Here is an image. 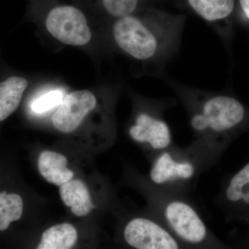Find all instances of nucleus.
Listing matches in <instances>:
<instances>
[{
  "instance_id": "f3484780",
  "label": "nucleus",
  "mask_w": 249,
  "mask_h": 249,
  "mask_svg": "<svg viewBox=\"0 0 249 249\" xmlns=\"http://www.w3.org/2000/svg\"><path fill=\"white\" fill-rule=\"evenodd\" d=\"M241 7L249 20V0H240Z\"/></svg>"
},
{
  "instance_id": "2eb2a0df",
  "label": "nucleus",
  "mask_w": 249,
  "mask_h": 249,
  "mask_svg": "<svg viewBox=\"0 0 249 249\" xmlns=\"http://www.w3.org/2000/svg\"><path fill=\"white\" fill-rule=\"evenodd\" d=\"M140 0H98V4L111 17H124L137 11Z\"/></svg>"
},
{
  "instance_id": "1a4fd4ad",
  "label": "nucleus",
  "mask_w": 249,
  "mask_h": 249,
  "mask_svg": "<svg viewBox=\"0 0 249 249\" xmlns=\"http://www.w3.org/2000/svg\"><path fill=\"white\" fill-rule=\"evenodd\" d=\"M60 196L64 204L71 208L72 213L84 217L94 209L88 187L79 179L70 180L60 186Z\"/></svg>"
},
{
  "instance_id": "f257e3e1",
  "label": "nucleus",
  "mask_w": 249,
  "mask_h": 249,
  "mask_svg": "<svg viewBox=\"0 0 249 249\" xmlns=\"http://www.w3.org/2000/svg\"><path fill=\"white\" fill-rule=\"evenodd\" d=\"M170 85L189 119L193 139L187 147L206 172L217 161L229 132L245 119V107L231 96L177 83Z\"/></svg>"
},
{
  "instance_id": "ddd939ff",
  "label": "nucleus",
  "mask_w": 249,
  "mask_h": 249,
  "mask_svg": "<svg viewBox=\"0 0 249 249\" xmlns=\"http://www.w3.org/2000/svg\"><path fill=\"white\" fill-rule=\"evenodd\" d=\"M78 232L71 224L53 226L43 232L38 249H70L76 245Z\"/></svg>"
},
{
  "instance_id": "20e7f679",
  "label": "nucleus",
  "mask_w": 249,
  "mask_h": 249,
  "mask_svg": "<svg viewBox=\"0 0 249 249\" xmlns=\"http://www.w3.org/2000/svg\"><path fill=\"white\" fill-rule=\"evenodd\" d=\"M151 166L147 180L153 186L188 196L204 173L200 162L188 147L173 144L150 159Z\"/></svg>"
},
{
  "instance_id": "39448f33",
  "label": "nucleus",
  "mask_w": 249,
  "mask_h": 249,
  "mask_svg": "<svg viewBox=\"0 0 249 249\" xmlns=\"http://www.w3.org/2000/svg\"><path fill=\"white\" fill-rule=\"evenodd\" d=\"M173 100H148L137 111L129 127V137L145 150L149 158L173 145V132L164 117Z\"/></svg>"
},
{
  "instance_id": "9d476101",
  "label": "nucleus",
  "mask_w": 249,
  "mask_h": 249,
  "mask_svg": "<svg viewBox=\"0 0 249 249\" xmlns=\"http://www.w3.org/2000/svg\"><path fill=\"white\" fill-rule=\"evenodd\" d=\"M67 165V157L61 154L45 150L39 156L37 166L40 175L46 181L55 186H62L74 176Z\"/></svg>"
},
{
  "instance_id": "4468645a",
  "label": "nucleus",
  "mask_w": 249,
  "mask_h": 249,
  "mask_svg": "<svg viewBox=\"0 0 249 249\" xmlns=\"http://www.w3.org/2000/svg\"><path fill=\"white\" fill-rule=\"evenodd\" d=\"M23 213L22 196L15 193H0V231L6 230L12 222L19 220Z\"/></svg>"
},
{
  "instance_id": "6e6552de",
  "label": "nucleus",
  "mask_w": 249,
  "mask_h": 249,
  "mask_svg": "<svg viewBox=\"0 0 249 249\" xmlns=\"http://www.w3.org/2000/svg\"><path fill=\"white\" fill-rule=\"evenodd\" d=\"M97 105L96 96L88 90H78L64 96L52 118L55 128L62 133L74 132Z\"/></svg>"
},
{
  "instance_id": "9b49d317",
  "label": "nucleus",
  "mask_w": 249,
  "mask_h": 249,
  "mask_svg": "<svg viewBox=\"0 0 249 249\" xmlns=\"http://www.w3.org/2000/svg\"><path fill=\"white\" fill-rule=\"evenodd\" d=\"M27 86V80L20 76H11L0 82V121L16 111Z\"/></svg>"
},
{
  "instance_id": "dca6fc26",
  "label": "nucleus",
  "mask_w": 249,
  "mask_h": 249,
  "mask_svg": "<svg viewBox=\"0 0 249 249\" xmlns=\"http://www.w3.org/2000/svg\"><path fill=\"white\" fill-rule=\"evenodd\" d=\"M63 93L60 90H52L39 96L31 104V109L34 113L42 114L58 107L63 99Z\"/></svg>"
},
{
  "instance_id": "f03ea898",
  "label": "nucleus",
  "mask_w": 249,
  "mask_h": 249,
  "mask_svg": "<svg viewBox=\"0 0 249 249\" xmlns=\"http://www.w3.org/2000/svg\"><path fill=\"white\" fill-rule=\"evenodd\" d=\"M135 12L115 19L111 34L116 45L140 61L157 63L169 58L179 44L183 18L155 11L142 16Z\"/></svg>"
},
{
  "instance_id": "7ed1b4c3",
  "label": "nucleus",
  "mask_w": 249,
  "mask_h": 249,
  "mask_svg": "<svg viewBox=\"0 0 249 249\" xmlns=\"http://www.w3.org/2000/svg\"><path fill=\"white\" fill-rule=\"evenodd\" d=\"M142 187L149 211L186 249H212L222 247L189 196L153 186L147 178L142 181Z\"/></svg>"
},
{
  "instance_id": "423d86ee",
  "label": "nucleus",
  "mask_w": 249,
  "mask_h": 249,
  "mask_svg": "<svg viewBox=\"0 0 249 249\" xmlns=\"http://www.w3.org/2000/svg\"><path fill=\"white\" fill-rule=\"evenodd\" d=\"M45 25L51 35L65 45L84 46L91 39L88 19L75 5L53 4L47 12Z\"/></svg>"
},
{
  "instance_id": "f8f14e48",
  "label": "nucleus",
  "mask_w": 249,
  "mask_h": 249,
  "mask_svg": "<svg viewBox=\"0 0 249 249\" xmlns=\"http://www.w3.org/2000/svg\"><path fill=\"white\" fill-rule=\"evenodd\" d=\"M193 11L210 24L229 17L234 9V0H187Z\"/></svg>"
},
{
  "instance_id": "0eeeda50",
  "label": "nucleus",
  "mask_w": 249,
  "mask_h": 249,
  "mask_svg": "<svg viewBox=\"0 0 249 249\" xmlns=\"http://www.w3.org/2000/svg\"><path fill=\"white\" fill-rule=\"evenodd\" d=\"M123 237L126 244L134 249H186L150 211L147 215L129 219L124 226Z\"/></svg>"
}]
</instances>
